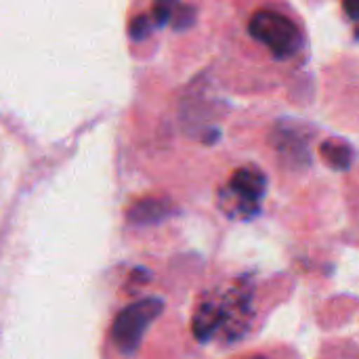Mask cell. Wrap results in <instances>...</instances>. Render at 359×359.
I'll return each mask as SVG.
<instances>
[{"label": "cell", "mask_w": 359, "mask_h": 359, "mask_svg": "<svg viewBox=\"0 0 359 359\" xmlns=\"http://www.w3.org/2000/svg\"><path fill=\"white\" fill-rule=\"evenodd\" d=\"M320 154H322V158H324L334 170H349L351 164H353V158H355L353 147H351L347 141H341V139L324 141V143L320 145Z\"/></svg>", "instance_id": "7"}, {"label": "cell", "mask_w": 359, "mask_h": 359, "mask_svg": "<svg viewBox=\"0 0 359 359\" xmlns=\"http://www.w3.org/2000/svg\"><path fill=\"white\" fill-rule=\"evenodd\" d=\"M162 301L158 299H143L118 313L111 326V341L118 351L130 355L139 349L149 324L160 316Z\"/></svg>", "instance_id": "2"}, {"label": "cell", "mask_w": 359, "mask_h": 359, "mask_svg": "<svg viewBox=\"0 0 359 359\" xmlns=\"http://www.w3.org/2000/svg\"><path fill=\"white\" fill-rule=\"evenodd\" d=\"M248 32L255 40L265 44L278 59H290L303 46V34L297 23H292L286 15L278 11H257L250 17Z\"/></svg>", "instance_id": "1"}, {"label": "cell", "mask_w": 359, "mask_h": 359, "mask_svg": "<svg viewBox=\"0 0 359 359\" xmlns=\"http://www.w3.org/2000/svg\"><path fill=\"white\" fill-rule=\"evenodd\" d=\"M267 189V177L257 166L238 168L227 185L225 208L231 217L238 219H252L261 210V200Z\"/></svg>", "instance_id": "3"}, {"label": "cell", "mask_w": 359, "mask_h": 359, "mask_svg": "<svg viewBox=\"0 0 359 359\" xmlns=\"http://www.w3.org/2000/svg\"><path fill=\"white\" fill-rule=\"evenodd\" d=\"M345 11L355 21V17H358V0H345Z\"/></svg>", "instance_id": "12"}, {"label": "cell", "mask_w": 359, "mask_h": 359, "mask_svg": "<svg viewBox=\"0 0 359 359\" xmlns=\"http://www.w3.org/2000/svg\"><path fill=\"white\" fill-rule=\"evenodd\" d=\"M170 21H172V25L177 29H187L194 23V11H191V6H187V4L177 6L175 13H172V17H170Z\"/></svg>", "instance_id": "11"}, {"label": "cell", "mask_w": 359, "mask_h": 359, "mask_svg": "<svg viewBox=\"0 0 359 359\" xmlns=\"http://www.w3.org/2000/svg\"><path fill=\"white\" fill-rule=\"evenodd\" d=\"M179 0H156L154 2V25L162 27L166 23H170V17L177 8Z\"/></svg>", "instance_id": "9"}, {"label": "cell", "mask_w": 359, "mask_h": 359, "mask_svg": "<svg viewBox=\"0 0 359 359\" xmlns=\"http://www.w3.org/2000/svg\"><path fill=\"white\" fill-rule=\"evenodd\" d=\"M151 25H154V23H149V17H145V15L135 17L133 23H130V38H133L135 42L145 40V38L149 36V32H151Z\"/></svg>", "instance_id": "10"}, {"label": "cell", "mask_w": 359, "mask_h": 359, "mask_svg": "<svg viewBox=\"0 0 359 359\" xmlns=\"http://www.w3.org/2000/svg\"><path fill=\"white\" fill-rule=\"evenodd\" d=\"M273 145L278 147V151L282 154V156H288V158H292V160H303V162H307V141L303 139V137H299L294 130H286V133H278V137H276V141H273Z\"/></svg>", "instance_id": "8"}, {"label": "cell", "mask_w": 359, "mask_h": 359, "mask_svg": "<svg viewBox=\"0 0 359 359\" xmlns=\"http://www.w3.org/2000/svg\"><path fill=\"white\" fill-rule=\"evenodd\" d=\"M172 215V204L166 198H145L137 202L126 219L130 225H158Z\"/></svg>", "instance_id": "5"}, {"label": "cell", "mask_w": 359, "mask_h": 359, "mask_svg": "<svg viewBox=\"0 0 359 359\" xmlns=\"http://www.w3.org/2000/svg\"><path fill=\"white\" fill-rule=\"evenodd\" d=\"M221 309V330L227 332V341L244 337L248 320L252 316V288L246 286V280H240L231 286L219 303Z\"/></svg>", "instance_id": "4"}, {"label": "cell", "mask_w": 359, "mask_h": 359, "mask_svg": "<svg viewBox=\"0 0 359 359\" xmlns=\"http://www.w3.org/2000/svg\"><path fill=\"white\" fill-rule=\"evenodd\" d=\"M191 326H194V337L200 343H208L221 330V309H219V303L208 301V303L200 305V309L194 316Z\"/></svg>", "instance_id": "6"}]
</instances>
